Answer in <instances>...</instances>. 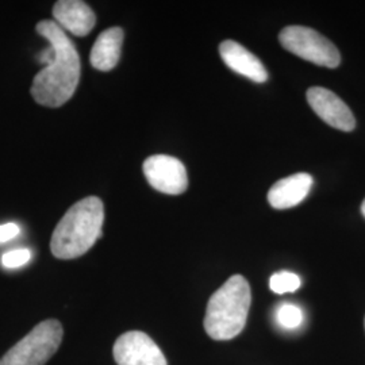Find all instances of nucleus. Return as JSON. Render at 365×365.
Instances as JSON below:
<instances>
[{
	"mask_svg": "<svg viewBox=\"0 0 365 365\" xmlns=\"http://www.w3.org/2000/svg\"><path fill=\"white\" fill-rule=\"evenodd\" d=\"M148 182L163 194L180 195L188 187L187 170L180 160L167 155L148 157L144 163Z\"/></svg>",
	"mask_w": 365,
	"mask_h": 365,
	"instance_id": "nucleus-6",
	"label": "nucleus"
},
{
	"mask_svg": "<svg viewBox=\"0 0 365 365\" xmlns=\"http://www.w3.org/2000/svg\"><path fill=\"white\" fill-rule=\"evenodd\" d=\"M313 176L295 173L274 182L268 192V202L276 210H287L299 205L313 187Z\"/></svg>",
	"mask_w": 365,
	"mask_h": 365,
	"instance_id": "nucleus-11",
	"label": "nucleus"
},
{
	"mask_svg": "<svg viewBox=\"0 0 365 365\" xmlns=\"http://www.w3.org/2000/svg\"><path fill=\"white\" fill-rule=\"evenodd\" d=\"M64 330L57 319H46L18 341L0 359V365H45L61 345Z\"/></svg>",
	"mask_w": 365,
	"mask_h": 365,
	"instance_id": "nucleus-4",
	"label": "nucleus"
},
{
	"mask_svg": "<svg viewBox=\"0 0 365 365\" xmlns=\"http://www.w3.org/2000/svg\"><path fill=\"white\" fill-rule=\"evenodd\" d=\"M252 304V292L248 280L232 276L210 298L205 317V330L217 341L237 337L247 325Z\"/></svg>",
	"mask_w": 365,
	"mask_h": 365,
	"instance_id": "nucleus-3",
	"label": "nucleus"
},
{
	"mask_svg": "<svg viewBox=\"0 0 365 365\" xmlns=\"http://www.w3.org/2000/svg\"><path fill=\"white\" fill-rule=\"evenodd\" d=\"M122 43L123 30L120 27H111L105 30L92 46L90 57L91 66L102 72L114 69L119 63Z\"/></svg>",
	"mask_w": 365,
	"mask_h": 365,
	"instance_id": "nucleus-12",
	"label": "nucleus"
},
{
	"mask_svg": "<svg viewBox=\"0 0 365 365\" xmlns=\"http://www.w3.org/2000/svg\"><path fill=\"white\" fill-rule=\"evenodd\" d=\"M19 232H21V227L13 222L0 225V244L13 240L16 235H19Z\"/></svg>",
	"mask_w": 365,
	"mask_h": 365,
	"instance_id": "nucleus-16",
	"label": "nucleus"
},
{
	"mask_svg": "<svg viewBox=\"0 0 365 365\" xmlns=\"http://www.w3.org/2000/svg\"><path fill=\"white\" fill-rule=\"evenodd\" d=\"M361 212H363V215H364L365 218V199L364 202H363V205H361Z\"/></svg>",
	"mask_w": 365,
	"mask_h": 365,
	"instance_id": "nucleus-17",
	"label": "nucleus"
},
{
	"mask_svg": "<svg viewBox=\"0 0 365 365\" xmlns=\"http://www.w3.org/2000/svg\"><path fill=\"white\" fill-rule=\"evenodd\" d=\"M279 39L288 52L317 66L333 69L341 63V54L334 43L310 27H284Z\"/></svg>",
	"mask_w": 365,
	"mask_h": 365,
	"instance_id": "nucleus-5",
	"label": "nucleus"
},
{
	"mask_svg": "<svg viewBox=\"0 0 365 365\" xmlns=\"http://www.w3.org/2000/svg\"><path fill=\"white\" fill-rule=\"evenodd\" d=\"M220 53L225 64L237 73L250 78L255 83H264L268 80V72L260 58L238 42L232 39L223 41L220 45Z\"/></svg>",
	"mask_w": 365,
	"mask_h": 365,
	"instance_id": "nucleus-10",
	"label": "nucleus"
},
{
	"mask_svg": "<svg viewBox=\"0 0 365 365\" xmlns=\"http://www.w3.org/2000/svg\"><path fill=\"white\" fill-rule=\"evenodd\" d=\"M276 321L283 329L295 330L303 324V312L297 304L283 303L276 312Z\"/></svg>",
	"mask_w": 365,
	"mask_h": 365,
	"instance_id": "nucleus-14",
	"label": "nucleus"
},
{
	"mask_svg": "<svg viewBox=\"0 0 365 365\" xmlns=\"http://www.w3.org/2000/svg\"><path fill=\"white\" fill-rule=\"evenodd\" d=\"M302 284L299 276L289 271H280L272 274L269 280V287L274 291V294L283 295L288 292H295L298 291Z\"/></svg>",
	"mask_w": 365,
	"mask_h": 365,
	"instance_id": "nucleus-13",
	"label": "nucleus"
},
{
	"mask_svg": "<svg viewBox=\"0 0 365 365\" xmlns=\"http://www.w3.org/2000/svg\"><path fill=\"white\" fill-rule=\"evenodd\" d=\"M31 260V252L29 249H15L7 252L1 257V264L4 268H19Z\"/></svg>",
	"mask_w": 365,
	"mask_h": 365,
	"instance_id": "nucleus-15",
	"label": "nucleus"
},
{
	"mask_svg": "<svg viewBox=\"0 0 365 365\" xmlns=\"http://www.w3.org/2000/svg\"><path fill=\"white\" fill-rule=\"evenodd\" d=\"M37 33L51 46L37 56L45 68L33 80L31 96L41 106L60 107L73 96L80 80V57L72 39L54 21H42Z\"/></svg>",
	"mask_w": 365,
	"mask_h": 365,
	"instance_id": "nucleus-1",
	"label": "nucleus"
},
{
	"mask_svg": "<svg viewBox=\"0 0 365 365\" xmlns=\"http://www.w3.org/2000/svg\"><path fill=\"white\" fill-rule=\"evenodd\" d=\"M54 22L76 37L91 33L96 24V15L91 7L80 0H60L53 7Z\"/></svg>",
	"mask_w": 365,
	"mask_h": 365,
	"instance_id": "nucleus-9",
	"label": "nucleus"
},
{
	"mask_svg": "<svg viewBox=\"0 0 365 365\" xmlns=\"http://www.w3.org/2000/svg\"><path fill=\"white\" fill-rule=\"evenodd\" d=\"M113 353L118 365H168L156 342L138 330L122 334L115 341Z\"/></svg>",
	"mask_w": 365,
	"mask_h": 365,
	"instance_id": "nucleus-7",
	"label": "nucleus"
},
{
	"mask_svg": "<svg viewBox=\"0 0 365 365\" xmlns=\"http://www.w3.org/2000/svg\"><path fill=\"white\" fill-rule=\"evenodd\" d=\"M307 102L314 113L329 126L341 131H352L356 128L351 108L334 92L322 87H312L307 91Z\"/></svg>",
	"mask_w": 365,
	"mask_h": 365,
	"instance_id": "nucleus-8",
	"label": "nucleus"
},
{
	"mask_svg": "<svg viewBox=\"0 0 365 365\" xmlns=\"http://www.w3.org/2000/svg\"><path fill=\"white\" fill-rule=\"evenodd\" d=\"M105 222L103 202L88 196L66 211L53 232L51 250L60 260H72L86 255L102 235Z\"/></svg>",
	"mask_w": 365,
	"mask_h": 365,
	"instance_id": "nucleus-2",
	"label": "nucleus"
}]
</instances>
